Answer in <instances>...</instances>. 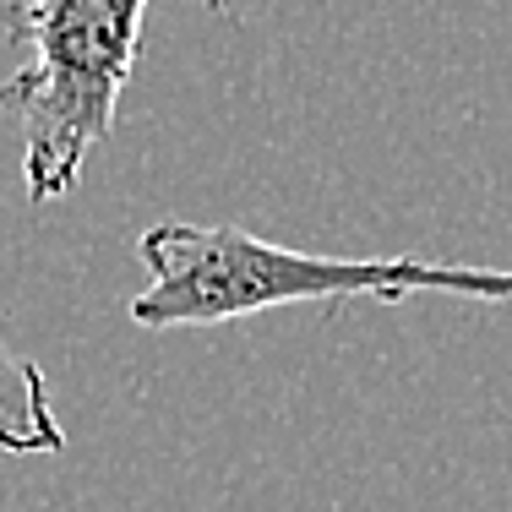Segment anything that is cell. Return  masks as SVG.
Masks as SVG:
<instances>
[{
	"label": "cell",
	"instance_id": "cell-1",
	"mask_svg": "<svg viewBox=\"0 0 512 512\" xmlns=\"http://www.w3.org/2000/svg\"><path fill=\"white\" fill-rule=\"evenodd\" d=\"M137 262L148 267V289L126 311L148 333L218 327L306 300L371 295L382 306H398L409 295L512 300V267H458L425 256H316L273 246L235 224H186V218L142 229Z\"/></svg>",
	"mask_w": 512,
	"mask_h": 512
},
{
	"label": "cell",
	"instance_id": "cell-2",
	"mask_svg": "<svg viewBox=\"0 0 512 512\" xmlns=\"http://www.w3.org/2000/svg\"><path fill=\"white\" fill-rule=\"evenodd\" d=\"M229 11L224 0H207ZM148 0H17L6 33L28 60L0 82V109L22 142V186L33 207L71 197L99 142H109L142 55Z\"/></svg>",
	"mask_w": 512,
	"mask_h": 512
},
{
	"label": "cell",
	"instance_id": "cell-3",
	"mask_svg": "<svg viewBox=\"0 0 512 512\" xmlns=\"http://www.w3.org/2000/svg\"><path fill=\"white\" fill-rule=\"evenodd\" d=\"M66 431H60V414L50 404V382L28 355L0 344V453H60Z\"/></svg>",
	"mask_w": 512,
	"mask_h": 512
}]
</instances>
